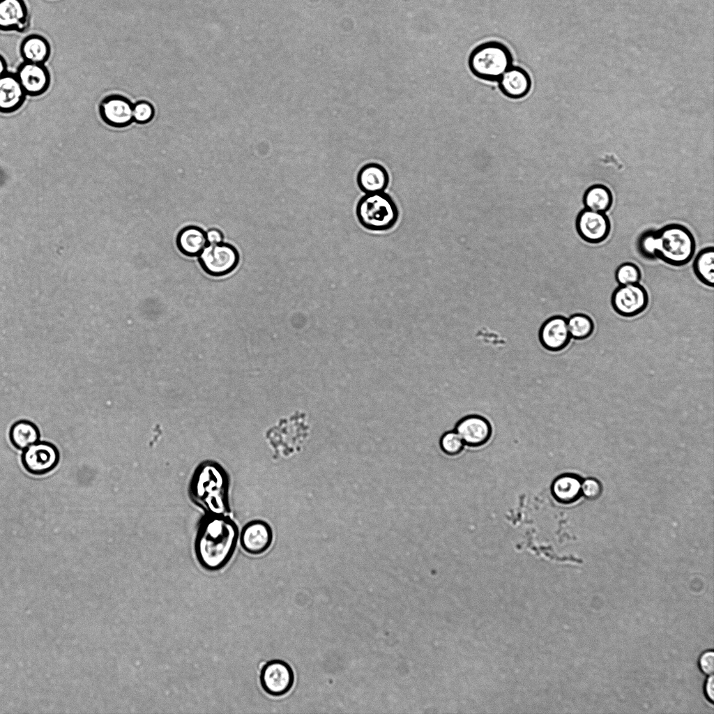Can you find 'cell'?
<instances>
[{
    "label": "cell",
    "mask_w": 714,
    "mask_h": 714,
    "mask_svg": "<svg viewBox=\"0 0 714 714\" xmlns=\"http://www.w3.org/2000/svg\"><path fill=\"white\" fill-rule=\"evenodd\" d=\"M238 526L227 515L206 513L198 525L194 549L202 568L215 572L224 568L235 552Z\"/></svg>",
    "instance_id": "obj_1"
},
{
    "label": "cell",
    "mask_w": 714,
    "mask_h": 714,
    "mask_svg": "<svg viewBox=\"0 0 714 714\" xmlns=\"http://www.w3.org/2000/svg\"><path fill=\"white\" fill-rule=\"evenodd\" d=\"M229 488V476L222 466L205 460L195 468L188 492L192 502L206 513L227 515L230 510Z\"/></svg>",
    "instance_id": "obj_2"
},
{
    "label": "cell",
    "mask_w": 714,
    "mask_h": 714,
    "mask_svg": "<svg viewBox=\"0 0 714 714\" xmlns=\"http://www.w3.org/2000/svg\"><path fill=\"white\" fill-rule=\"evenodd\" d=\"M468 66L478 78L486 81H498L512 66V56L509 49L498 41H487L476 46L470 53Z\"/></svg>",
    "instance_id": "obj_3"
},
{
    "label": "cell",
    "mask_w": 714,
    "mask_h": 714,
    "mask_svg": "<svg viewBox=\"0 0 714 714\" xmlns=\"http://www.w3.org/2000/svg\"><path fill=\"white\" fill-rule=\"evenodd\" d=\"M356 213L359 223L373 231H387L398 220L399 212L392 197L384 192L365 194L358 200Z\"/></svg>",
    "instance_id": "obj_4"
},
{
    "label": "cell",
    "mask_w": 714,
    "mask_h": 714,
    "mask_svg": "<svg viewBox=\"0 0 714 714\" xmlns=\"http://www.w3.org/2000/svg\"><path fill=\"white\" fill-rule=\"evenodd\" d=\"M659 240L658 259L673 266H683L692 259L696 241L684 225L671 223L656 231Z\"/></svg>",
    "instance_id": "obj_5"
},
{
    "label": "cell",
    "mask_w": 714,
    "mask_h": 714,
    "mask_svg": "<svg viewBox=\"0 0 714 714\" xmlns=\"http://www.w3.org/2000/svg\"><path fill=\"white\" fill-rule=\"evenodd\" d=\"M202 270L211 277L226 276L233 272L239 263V253L232 245L226 243L209 244L199 256Z\"/></svg>",
    "instance_id": "obj_6"
},
{
    "label": "cell",
    "mask_w": 714,
    "mask_h": 714,
    "mask_svg": "<svg viewBox=\"0 0 714 714\" xmlns=\"http://www.w3.org/2000/svg\"><path fill=\"white\" fill-rule=\"evenodd\" d=\"M648 294L639 283L618 285L612 292L611 305L614 312L623 317H634L648 307Z\"/></svg>",
    "instance_id": "obj_7"
},
{
    "label": "cell",
    "mask_w": 714,
    "mask_h": 714,
    "mask_svg": "<svg viewBox=\"0 0 714 714\" xmlns=\"http://www.w3.org/2000/svg\"><path fill=\"white\" fill-rule=\"evenodd\" d=\"M294 672L287 662L274 659L264 664L259 681L264 691L272 697L287 694L294 684Z\"/></svg>",
    "instance_id": "obj_8"
},
{
    "label": "cell",
    "mask_w": 714,
    "mask_h": 714,
    "mask_svg": "<svg viewBox=\"0 0 714 714\" xmlns=\"http://www.w3.org/2000/svg\"><path fill=\"white\" fill-rule=\"evenodd\" d=\"M22 463L29 473L36 476L52 471L59 462L57 448L47 441H38L24 450Z\"/></svg>",
    "instance_id": "obj_9"
},
{
    "label": "cell",
    "mask_w": 714,
    "mask_h": 714,
    "mask_svg": "<svg viewBox=\"0 0 714 714\" xmlns=\"http://www.w3.org/2000/svg\"><path fill=\"white\" fill-rule=\"evenodd\" d=\"M575 228L579 237L586 243L598 244L605 241L611 231V222L605 213L584 208L576 218Z\"/></svg>",
    "instance_id": "obj_10"
},
{
    "label": "cell",
    "mask_w": 714,
    "mask_h": 714,
    "mask_svg": "<svg viewBox=\"0 0 714 714\" xmlns=\"http://www.w3.org/2000/svg\"><path fill=\"white\" fill-rule=\"evenodd\" d=\"M454 430L460 436L464 445L471 448L486 445L493 432L490 421L477 413L468 414L461 418L455 424Z\"/></svg>",
    "instance_id": "obj_11"
},
{
    "label": "cell",
    "mask_w": 714,
    "mask_h": 714,
    "mask_svg": "<svg viewBox=\"0 0 714 714\" xmlns=\"http://www.w3.org/2000/svg\"><path fill=\"white\" fill-rule=\"evenodd\" d=\"M133 103L126 96L112 94L101 100L98 111L102 121L107 126L123 128L133 123Z\"/></svg>",
    "instance_id": "obj_12"
},
{
    "label": "cell",
    "mask_w": 714,
    "mask_h": 714,
    "mask_svg": "<svg viewBox=\"0 0 714 714\" xmlns=\"http://www.w3.org/2000/svg\"><path fill=\"white\" fill-rule=\"evenodd\" d=\"M538 339L541 346L548 351L559 352L565 349L572 339L567 318L562 315L547 318L539 328Z\"/></svg>",
    "instance_id": "obj_13"
},
{
    "label": "cell",
    "mask_w": 714,
    "mask_h": 714,
    "mask_svg": "<svg viewBox=\"0 0 714 714\" xmlns=\"http://www.w3.org/2000/svg\"><path fill=\"white\" fill-rule=\"evenodd\" d=\"M15 74L27 96H40L50 88L51 75L45 64L23 61Z\"/></svg>",
    "instance_id": "obj_14"
},
{
    "label": "cell",
    "mask_w": 714,
    "mask_h": 714,
    "mask_svg": "<svg viewBox=\"0 0 714 714\" xmlns=\"http://www.w3.org/2000/svg\"><path fill=\"white\" fill-rule=\"evenodd\" d=\"M273 539V534L271 526L264 520L255 519L243 526L240 542L247 553L259 555L269 549Z\"/></svg>",
    "instance_id": "obj_15"
},
{
    "label": "cell",
    "mask_w": 714,
    "mask_h": 714,
    "mask_svg": "<svg viewBox=\"0 0 714 714\" xmlns=\"http://www.w3.org/2000/svg\"><path fill=\"white\" fill-rule=\"evenodd\" d=\"M27 96L15 73L7 72L0 77V113L9 114L19 110Z\"/></svg>",
    "instance_id": "obj_16"
},
{
    "label": "cell",
    "mask_w": 714,
    "mask_h": 714,
    "mask_svg": "<svg viewBox=\"0 0 714 714\" xmlns=\"http://www.w3.org/2000/svg\"><path fill=\"white\" fill-rule=\"evenodd\" d=\"M29 26L24 0H0V31L22 32Z\"/></svg>",
    "instance_id": "obj_17"
},
{
    "label": "cell",
    "mask_w": 714,
    "mask_h": 714,
    "mask_svg": "<svg viewBox=\"0 0 714 714\" xmlns=\"http://www.w3.org/2000/svg\"><path fill=\"white\" fill-rule=\"evenodd\" d=\"M498 82L501 92L512 99L525 97L531 88V79L529 73L519 66H511Z\"/></svg>",
    "instance_id": "obj_18"
},
{
    "label": "cell",
    "mask_w": 714,
    "mask_h": 714,
    "mask_svg": "<svg viewBox=\"0 0 714 714\" xmlns=\"http://www.w3.org/2000/svg\"><path fill=\"white\" fill-rule=\"evenodd\" d=\"M356 181L360 190L365 194L384 192L389 183V175L381 165L370 162L359 169Z\"/></svg>",
    "instance_id": "obj_19"
},
{
    "label": "cell",
    "mask_w": 714,
    "mask_h": 714,
    "mask_svg": "<svg viewBox=\"0 0 714 714\" xmlns=\"http://www.w3.org/2000/svg\"><path fill=\"white\" fill-rule=\"evenodd\" d=\"M206 231L195 225L182 228L177 234L176 244L178 250L190 257H199L207 245Z\"/></svg>",
    "instance_id": "obj_20"
},
{
    "label": "cell",
    "mask_w": 714,
    "mask_h": 714,
    "mask_svg": "<svg viewBox=\"0 0 714 714\" xmlns=\"http://www.w3.org/2000/svg\"><path fill=\"white\" fill-rule=\"evenodd\" d=\"M20 54L23 61L45 64L51 54V45L44 36L30 34L22 40Z\"/></svg>",
    "instance_id": "obj_21"
},
{
    "label": "cell",
    "mask_w": 714,
    "mask_h": 714,
    "mask_svg": "<svg viewBox=\"0 0 714 714\" xmlns=\"http://www.w3.org/2000/svg\"><path fill=\"white\" fill-rule=\"evenodd\" d=\"M40 434L38 427L33 423L27 420L15 422L10 427L9 438L13 446L18 450H24L30 446L39 441Z\"/></svg>",
    "instance_id": "obj_22"
},
{
    "label": "cell",
    "mask_w": 714,
    "mask_h": 714,
    "mask_svg": "<svg viewBox=\"0 0 714 714\" xmlns=\"http://www.w3.org/2000/svg\"><path fill=\"white\" fill-rule=\"evenodd\" d=\"M583 204L585 208L606 213L613 204L612 192L603 184L592 185L584 193Z\"/></svg>",
    "instance_id": "obj_23"
},
{
    "label": "cell",
    "mask_w": 714,
    "mask_h": 714,
    "mask_svg": "<svg viewBox=\"0 0 714 714\" xmlns=\"http://www.w3.org/2000/svg\"><path fill=\"white\" fill-rule=\"evenodd\" d=\"M692 268L696 278L703 284L714 285V249L713 246L701 249L695 257Z\"/></svg>",
    "instance_id": "obj_24"
},
{
    "label": "cell",
    "mask_w": 714,
    "mask_h": 714,
    "mask_svg": "<svg viewBox=\"0 0 714 714\" xmlns=\"http://www.w3.org/2000/svg\"><path fill=\"white\" fill-rule=\"evenodd\" d=\"M551 489L554 498L557 501L570 503L579 498L581 485L579 480L574 476L562 475L554 480Z\"/></svg>",
    "instance_id": "obj_25"
},
{
    "label": "cell",
    "mask_w": 714,
    "mask_h": 714,
    "mask_svg": "<svg viewBox=\"0 0 714 714\" xmlns=\"http://www.w3.org/2000/svg\"><path fill=\"white\" fill-rule=\"evenodd\" d=\"M567 321L570 337L575 340H586L594 331L593 320L588 314L575 313L569 317Z\"/></svg>",
    "instance_id": "obj_26"
},
{
    "label": "cell",
    "mask_w": 714,
    "mask_h": 714,
    "mask_svg": "<svg viewBox=\"0 0 714 714\" xmlns=\"http://www.w3.org/2000/svg\"><path fill=\"white\" fill-rule=\"evenodd\" d=\"M637 250L646 259H658L659 240L656 231L648 230L642 233L637 243Z\"/></svg>",
    "instance_id": "obj_27"
},
{
    "label": "cell",
    "mask_w": 714,
    "mask_h": 714,
    "mask_svg": "<svg viewBox=\"0 0 714 714\" xmlns=\"http://www.w3.org/2000/svg\"><path fill=\"white\" fill-rule=\"evenodd\" d=\"M464 446L462 438L455 430L444 432L439 440L441 451L450 457L459 455L463 451Z\"/></svg>",
    "instance_id": "obj_28"
},
{
    "label": "cell",
    "mask_w": 714,
    "mask_h": 714,
    "mask_svg": "<svg viewBox=\"0 0 714 714\" xmlns=\"http://www.w3.org/2000/svg\"><path fill=\"white\" fill-rule=\"evenodd\" d=\"M641 273L634 263L625 262L618 266L615 271V280L618 285L639 283Z\"/></svg>",
    "instance_id": "obj_29"
},
{
    "label": "cell",
    "mask_w": 714,
    "mask_h": 714,
    "mask_svg": "<svg viewBox=\"0 0 714 714\" xmlns=\"http://www.w3.org/2000/svg\"><path fill=\"white\" fill-rule=\"evenodd\" d=\"M155 110L153 105L148 101L140 100L133 103L132 119L138 124L149 123L154 117Z\"/></svg>",
    "instance_id": "obj_30"
},
{
    "label": "cell",
    "mask_w": 714,
    "mask_h": 714,
    "mask_svg": "<svg viewBox=\"0 0 714 714\" xmlns=\"http://www.w3.org/2000/svg\"><path fill=\"white\" fill-rule=\"evenodd\" d=\"M582 492L588 499H594L600 495L601 487L596 480L588 479L583 483Z\"/></svg>",
    "instance_id": "obj_31"
},
{
    "label": "cell",
    "mask_w": 714,
    "mask_h": 714,
    "mask_svg": "<svg viewBox=\"0 0 714 714\" xmlns=\"http://www.w3.org/2000/svg\"><path fill=\"white\" fill-rule=\"evenodd\" d=\"M699 665L701 670L706 674L711 675L714 670V653L713 651L704 653L699 660Z\"/></svg>",
    "instance_id": "obj_32"
},
{
    "label": "cell",
    "mask_w": 714,
    "mask_h": 714,
    "mask_svg": "<svg viewBox=\"0 0 714 714\" xmlns=\"http://www.w3.org/2000/svg\"><path fill=\"white\" fill-rule=\"evenodd\" d=\"M207 242L209 244L220 243L222 242L223 234L218 229H211L206 232Z\"/></svg>",
    "instance_id": "obj_33"
},
{
    "label": "cell",
    "mask_w": 714,
    "mask_h": 714,
    "mask_svg": "<svg viewBox=\"0 0 714 714\" xmlns=\"http://www.w3.org/2000/svg\"><path fill=\"white\" fill-rule=\"evenodd\" d=\"M706 693L711 702L714 701V679L713 674L708 678L706 684Z\"/></svg>",
    "instance_id": "obj_34"
},
{
    "label": "cell",
    "mask_w": 714,
    "mask_h": 714,
    "mask_svg": "<svg viewBox=\"0 0 714 714\" xmlns=\"http://www.w3.org/2000/svg\"><path fill=\"white\" fill-rule=\"evenodd\" d=\"M8 71V63L5 57L0 53V77Z\"/></svg>",
    "instance_id": "obj_35"
}]
</instances>
